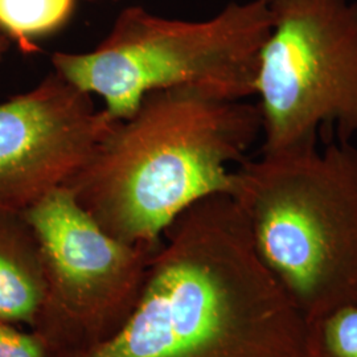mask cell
I'll list each match as a JSON object with an SVG mask.
<instances>
[{
    "label": "cell",
    "instance_id": "obj_1",
    "mask_svg": "<svg viewBox=\"0 0 357 357\" xmlns=\"http://www.w3.org/2000/svg\"><path fill=\"white\" fill-rule=\"evenodd\" d=\"M306 326L261 261L240 205L218 193L168 227L123 326L56 357H306Z\"/></svg>",
    "mask_w": 357,
    "mask_h": 357
},
{
    "label": "cell",
    "instance_id": "obj_2",
    "mask_svg": "<svg viewBox=\"0 0 357 357\" xmlns=\"http://www.w3.org/2000/svg\"><path fill=\"white\" fill-rule=\"evenodd\" d=\"M259 135L257 103L188 86L153 90L65 185L115 238L158 246L190 206L231 195V167Z\"/></svg>",
    "mask_w": 357,
    "mask_h": 357
},
{
    "label": "cell",
    "instance_id": "obj_3",
    "mask_svg": "<svg viewBox=\"0 0 357 357\" xmlns=\"http://www.w3.org/2000/svg\"><path fill=\"white\" fill-rule=\"evenodd\" d=\"M255 250L306 320L357 302V150L318 142L234 168Z\"/></svg>",
    "mask_w": 357,
    "mask_h": 357
},
{
    "label": "cell",
    "instance_id": "obj_4",
    "mask_svg": "<svg viewBox=\"0 0 357 357\" xmlns=\"http://www.w3.org/2000/svg\"><path fill=\"white\" fill-rule=\"evenodd\" d=\"M273 20L264 0L231 1L200 22L128 7L96 48L56 52L52 65L77 88L102 97L114 119L132 114L153 90L188 86L248 100L255 94L259 56Z\"/></svg>",
    "mask_w": 357,
    "mask_h": 357
},
{
    "label": "cell",
    "instance_id": "obj_5",
    "mask_svg": "<svg viewBox=\"0 0 357 357\" xmlns=\"http://www.w3.org/2000/svg\"><path fill=\"white\" fill-rule=\"evenodd\" d=\"M255 84L262 151L357 135V0H282Z\"/></svg>",
    "mask_w": 357,
    "mask_h": 357
},
{
    "label": "cell",
    "instance_id": "obj_6",
    "mask_svg": "<svg viewBox=\"0 0 357 357\" xmlns=\"http://www.w3.org/2000/svg\"><path fill=\"white\" fill-rule=\"evenodd\" d=\"M45 271L43 305L31 330L52 357L86 351L109 340L141 295L156 248L109 234L66 185L26 209Z\"/></svg>",
    "mask_w": 357,
    "mask_h": 357
},
{
    "label": "cell",
    "instance_id": "obj_7",
    "mask_svg": "<svg viewBox=\"0 0 357 357\" xmlns=\"http://www.w3.org/2000/svg\"><path fill=\"white\" fill-rule=\"evenodd\" d=\"M116 121L54 70L0 103V213H23L65 185Z\"/></svg>",
    "mask_w": 357,
    "mask_h": 357
},
{
    "label": "cell",
    "instance_id": "obj_8",
    "mask_svg": "<svg viewBox=\"0 0 357 357\" xmlns=\"http://www.w3.org/2000/svg\"><path fill=\"white\" fill-rule=\"evenodd\" d=\"M45 293L38 238L22 213H0V320L31 328Z\"/></svg>",
    "mask_w": 357,
    "mask_h": 357
},
{
    "label": "cell",
    "instance_id": "obj_9",
    "mask_svg": "<svg viewBox=\"0 0 357 357\" xmlns=\"http://www.w3.org/2000/svg\"><path fill=\"white\" fill-rule=\"evenodd\" d=\"M77 0H0V32L17 47L36 51L35 40L64 26Z\"/></svg>",
    "mask_w": 357,
    "mask_h": 357
},
{
    "label": "cell",
    "instance_id": "obj_10",
    "mask_svg": "<svg viewBox=\"0 0 357 357\" xmlns=\"http://www.w3.org/2000/svg\"><path fill=\"white\" fill-rule=\"evenodd\" d=\"M306 357H357V302L307 320Z\"/></svg>",
    "mask_w": 357,
    "mask_h": 357
},
{
    "label": "cell",
    "instance_id": "obj_11",
    "mask_svg": "<svg viewBox=\"0 0 357 357\" xmlns=\"http://www.w3.org/2000/svg\"><path fill=\"white\" fill-rule=\"evenodd\" d=\"M0 357H52L44 340L31 328L0 320Z\"/></svg>",
    "mask_w": 357,
    "mask_h": 357
},
{
    "label": "cell",
    "instance_id": "obj_12",
    "mask_svg": "<svg viewBox=\"0 0 357 357\" xmlns=\"http://www.w3.org/2000/svg\"><path fill=\"white\" fill-rule=\"evenodd\" d=\"M11 48V40L0 32V68L4 63V59Z\"/></svg>",
    "mask_w": 357,
    "mask_h": 357
},
{
    "label": "cell",
    "instance_id": "obj_13",
    "mask_svg": "<svg viewBox=\"0 0 357 357\" xmlns=\"http://www.w3.org/2000/svg\"><path fill=\"white\" fill-rule=\"evenodd\" d=\"M265 3H268V6H273V4H275V3H278V1H282V0H264Z\"/></svg>",
    "mask_w": 357,
    "mask_h": 357
}]
</instances>
